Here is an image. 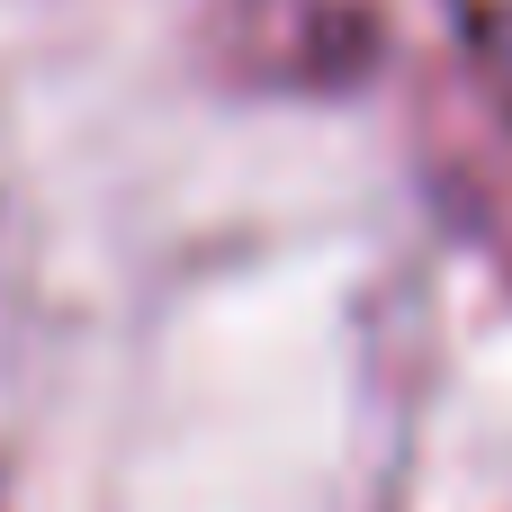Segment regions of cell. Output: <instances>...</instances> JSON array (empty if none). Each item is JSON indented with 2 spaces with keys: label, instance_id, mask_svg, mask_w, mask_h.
<instances>
[{
  "label": "cell",
  "instance_id": "6da1fadb",
  "mask_svg": "<svg viewBox=\"0 0 512 512\" xmlns=\"http://www.w3.org/2000/svg\"><path fill=\"white\" fill-rule=\"evenodd\" d=\"M477 72H486V90L512 108V0H486L477 9Z\"/></svg>",
  "mask_w": 512,
  "mask_h": 512
}]
</instances>
